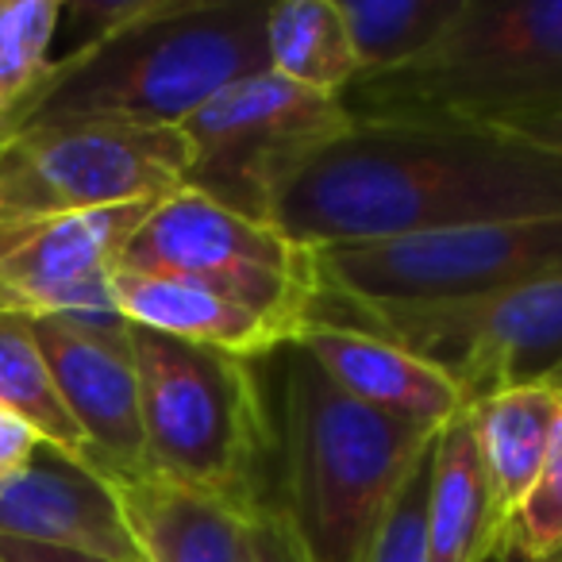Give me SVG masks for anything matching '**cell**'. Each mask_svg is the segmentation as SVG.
<instances>
[{"label": "cell", "instance_id": "obj_1", "mask_svg": "<svg viewBox=\"0 0 562 562\" xmlns=\"http://www.w3.org/2000/svg\"><path fill=\"white\" fill-rule=\"evenodd\" d=\"M562 216V155L462 124H370L324 147L270 209L308 250Z\"/></svg>", "mask_w": 562, "mask_h": 562}, {"label": "cell", "instance_id": "obj_2", "mask_svg": "<svg viewBox=\"0 0 562 562\" xmlns=\"http://www.w3.org/2000/svg\"><path fill=\"white\" fill-rule=\"evenodd\" d=\"M266 9L270 4L250 0H162L158 12L139 24L50 63V74L12 132L70 120L135 127L186 124L220 89L270 70Z\"/></svg>", "mask_w": 562, "mask_h": 562}, {"label": "cell", "instance_id": "obj_3", "mask_svg": "<svg viewBox=\"0 0 562 562\" xmlns=\"http://www.w3.org/2000/svg\"><path fill=\"white\" fill-rule=\"evenodd\" d=\"M439 431L344 393L297 344L278 378L281 513L316 562H359L374 524Z\"/></svg>", "mask_w": 562, "mask_h": 562}, {"label": "cell", "instance_id": "obj_4", "mask_svg": "<svg viewBox=\"0 0 562 562\" xmlns=\"http://www.w3.org/2000/svg\"><path fill=\"white\" fill-rule=\"evenodd\" d=\"M344 104L370 124L490 132L547 116L562 109V0H462L459 16L420 58L359 78Z\"/></svg>", "mask_w": 562, "mask_h": 562}, {"label": "cell", "instance_id": "obj_5", "mask_svg": "<svg viewBox=\"0 0 562 562\" xmlns=\"http://www.w3.org/2000/svg\"><path fill=\"white\" fill-rule=\"evenodd\" d=\"M147 474L255 513L273 424L250 362L132 324Z\"/></svg>", "mask_w": 562, "mask_h": 562}, {"label": "cell", "instance_id": "obj_6", "mask_svg": "<svg viewBox=\"0 0 562 562\" xmlns=\"http://www.w3.org/2000/svg\"><path fill=\"white\" fill-rule=\"evenodd\" d=\"M116 270L196 281L297 328L321 321L328 301L316 250L189 186L150 204Z\"/></svg>", "mask_w": 562, "mask_h": 562}, {"label": "cell", "instance_id": "obj_7", "mask_svg": "<svg viewBox=\"0 0 562 562\" xmlns=\"http://www.w3.org/2000/svg\"><path fill=\"white\" fill-rule=\"evenodd\" d=\"M189 143L186 186L270 224L278 193L355 127L344 97L293 86L273 70L220 89L178 124Z\"/></svg>", "mask_w": 562, "mask_h": 562}, {"label": "cell", "instance_id": "obj_8", "mask_svg": "<svg viewBox=\"0 0 562 562\" xmlns=\"http://www.w3.org/2000/svg\"><path fill=\"white\" fill-rule=\"evenodd\" d=\"M181 127L40 124L0 135V224L155 204L186 186Z\"/></svg>", "mask_w": 562, "mask_h": 562}, {"label": "cell", "instance_id": "obj_9", "mask_svg": "<svg viewBox=\"0 0 562 562\" xmlns=\"http://www.w3.org/2000/svg\"><path fill=\"white\" fill-rule=\"evenodd\" d=\"M347 308L367 331L443 370L467 408L516 385L547 382L562 362V273L454 301Z\"/></svg>", "mask_w": 562, "mask_h": 562}, {"label": "cell", "instance_id": "obj_10", "mask_svg": "<svg viewBox=\"0 0 562 562\" xmlns=\"http://www.w3.org/2000/svg\"><path fill=\"white\" fill-rule=\"evenodd\" d=\"M324 293L344 305L454 301L562 273V216L497 220L370 247L316 250Z\"/></svg>", "mask_w": 562, "mask_h": 562}, {"label": "cell", "instance_id": "obj_11", "mask_svg": "<svg viewBox=\"0 0 562 562\" xmlns=\"http://www.w3.org/2000/svg\"><path fill=\"white\" fill-rule=\"evenodd\" d=\"M150 204L74 212L0 224V308L70 316L81 324H127L112 297V270Z\"/></svg>", "mask_w": 562, "mask_h": 562}, {"label": "cell", "instance_id": "obj_12", "mask_svg": "<svg viewBox=\"0 0 562 562\" xmlns=\"http://www.w3.org/2000/svg\"><path fill=\"white\" fill-rule=\"evenodd\" d=\"M35 339L74 424L86 436L101 477L147 474L139 413V370L132 324H81L70 316H35Z\"/></svg>", "mask_w": 562, "mask_h": 562}, {"label": "cell", "instance_id": "obj_13", "mask_svg": "<svg viewBox=\"0 0 562 562\" xmlns=\"http://www.w3.org/2000/svg\"><path fill=\"white\" fill-rule=\"evenodd\" d=\"M0 536L104 562H143L109 477L50 443L0 482Z\"/></svg>", "mask_w": 562, "mask_h": 562}, {"label": "cell", "instance_id": "obj_14", "mask_svg": "<svg viewBox=\"0 0 562 562\" xmlns=\"http://www.w3.org/2000/svg\"><path fill=\"white\" fill-rule=\"evenodd\" d=\"M297 347L339 390L378 413L431 431H443L454 416L467 413V397L443 370L378 331L339 321H313L301 331Z\"/></svg>", "mask_w": 562, "mask_h": 562}, {"label": "cell", "instance_id": "obj_15", "mask_svg": "<svg viewBox=\"0 0 562 562\" xmlns=\"http://www.w3.org/2000/svg\"><path fill=\"white\" fill-rule=\"evenodd\" d=\"M112 297L127 324L158 331V336L181 339V344L209 347V351L232 355V359L255 362L285 351L301 339L297 324L278 316L255 313L224 293L181 278H158V273L112 270Z\"/></svg>", "mask_w": 562, "mask_h": 562}, {"label": "cell", "instance_id": "obj_16", "mask_svg": "<svg viewBox=\"0 0 562 562\" xmlns=\"http://www.w3.org/2000/svg\"><path fill=\"white\" fill-rule=\"evenodd\" d=\"M143 562H243L250 513L155 474L109 477Z\"/></svg>", "mask_w": 562, "mask_h": 562}, {"label": "cell", "instance_id": "obj_17", "mask_svg": "<svg viewBox=\"0 0 562 562\" xmlns=\"http://www.w3.org/2000/svg\"><path fill=\"white\" fill-rule=\"evenodd\" d=\"M501 524L470 416H454L431 443L428 470V562H490Z\"/></svg>", "mask_w": 562, "mask_h": 562}, {"label": "cell", "instance_id": "obj_18", "mask_svg": "<svg viewBox=\"0 0 562 562\" xmlns=\"http://www.w3.org/2000/svg\"><path fill=\"white\" fill-rule=\"evenodd\" d=\"M467 416L474 424L493 508L505 524L543 470L554 424L562 416V393L547 382L516 385V390L493 393V397L470 405Z\"/></svg>", "mask_w": 562, "mask_h": 562}, {"label": "cell", "instance_id": "obj_19", "mask_svg": "<svg viewBox=\"0 0 562 562\" xmlns=\"http://www.w3.org/2000/svg\"><path fill=\"white\" fill-rule=\"evenodd\" d=\"M266 63L278 78L344 97L359 78L339 0H281L266 9Z\"/></svg>", "mask_w": 562, "mask_h": 562}, {"label": "cell", "instance_id": "obj_20", "mask_svg": "<svg viewBox=\"0 0 562 562\" xmlns=\"http://www.w3.org/2000/svg\"><path fill=\"white\" fill-rule=\"evenodd\" d=\"M0 408L20 416L43 443L93 467L86 436L78 431L55 378H50L32 321L20 313H4V308H0Z\"/></svg>", "mask_w": 562, "mask_h": 562}, {"label": "cell", "instance_id": "obj_21", "mask_svg": "<svg viewBox=\"0 0 562 562\" xmlns=\"http://www.w3.org/2000/svg\"><path fill=\"white\" fill-rule=\"evenodd\" d=\"M459 9L462 0H339L359 78L420 58L459 16Z\"/></svg>", "mask_w": 562, "mask_h": 562}, {"label": "cell", "instance_id": "obj_22", "mask_svg": "<svg viewBox=\"0 0 562 562\" xmlns=\"http://www.w3.org/2000/svg\"><path fill=\"white\" fill-rule=\"evenodd\" d=\"M58 20V0H0V135L12 132L20 112L50 74Z\"/></svg>", "mask_w": 562, "mask_h": 562}, {"label": "cell", "instance_id": "obj_23", "mask_svg": "<svg viewBox=\"0 0 562 562\" xmlns=\"http://www.w3.org/2000/svg\"><path fill=\"white\" fill-rule=\"evenodd\" d=\"M501 551L516 562H551L562 554V416L536 485L505 520Z\"/></svg>", "mask_w": 562, "mask_h": 562}, {"label": "cell", "instance_id": "obj_24", "mask_svg": "<svg viewBox=\"0 0 562 562\" xmlns=\"http://www.w3.org/2000/svg\"><path fill=\"white\" fill-rule=\"evenodd\" d=\"M428 470L431 451L374 524L359 562H428Z\"/></svg>", "mask_w": 562, "mask_h": 562}, {"label": "cell", "instance_id": "obj_25", "mask_svg": "<svg viewBox=\"0 0 562 562\" xmlns=\"http://www.w3.org/2000/svg\"><path fill=\"white\" fill-rule=\"evenodd\" d=\"M243 562H316L278 505H258L243 524Z\"/></svg>", "mask_w": 562, "mask_h": 562}, {"label": "cell", "instance_id": "obj_26", "mask_svg": "<svg viewBox=\"0 0 562 562\" xmlns=\"http://www.w3.org/2000/svg\"><path fill=\"white\" fill-rule=\"evenodd\" d=\"M158 4L162 0H78V4H63V16H70L78 47H89L147 20L150 12H158Z\"/></svg>", "mask_w": 562, "mask_h": 562}, {"label": "cell", "instance_id": "obj_27", "mask_svg": "<svg viewBox=\"0 0 562 562\" xmlns=\"http://www.w3.org/2000/svg\"><path fill=\"white\" fill-rule=\"evenodd\" d=\"M40 447H43V439L35 436L20 416L0 408V482L9 474H16L24 462H32V454L40 451Z\"/></svg>", "mask_w": 562, "mask_h": 562}, {"label": "cell", "instance_id": "obj_28", "mask_svg": "<svg viewBox=\"0 0 562 562\" xmlns=\"http://www.w3.org/2000/svg\"><path fill=\"white\" fill-rule=\"evenodd\" d=\"M0 562H104V559L66 551V547H47V543H27V539L0 536Z\"/></svg>", "mask_w": 562, "mask_h": 562}, {"label": "cell", "instance_id": "obj_29", "mask_svg": "<svg viewBox=\"0 0 562 562\" xmlns=\"http://www.w3.org/2000/svg\"><path fill=\"white\" fill-rule=\"evenodd\" d=\"M505 135H516V139L536 143V147L562 155V109L547 112V116H536V120H524V124H513Z\"/></svg>", "mask_w": 562, "mask_h": 562}, {"label": "cell", "instance_id": "obj_30", "mask_svg": "<svg viewBox=\"0 0 562 562\" xmlns=\"http://www.w3.org/2000/svg\"><path fill=\"white\" fill-rule=\"evenodd\" d=\"M547 385H551V390H559V393H562V362H559V367H554V374L547 378Z\"/></svg>", "mask_w": 562, "mask_h": 562}, {"label": "cell", "instance_id": "obj_31", "mask_svg": "<svg viewBox=\"0 0 562 562\" xmlns=\"http://www.w3.org/2000/svg\"><path fill=\"white\" fill-rule=\"evenodd\" d=\"M490 562H516V559H508V554L505 551H497V554H493V559Z\"/></svg>", "mask_w": 562, "mask_h": 562}, {"label": "cell", "instance_id": "obj_32", "mask_svg": "<svg viewBox=\"0 0 562 562\" xmlns=\"http://www.w3.org/2000/svg\"><path fill=\"white\" fill-rule=\"evenodd\" d=\"M551 562H562V554H559V559H551Z\"/></svg>", "mask_w": 562, "mask_h": 562}]
</instances>
